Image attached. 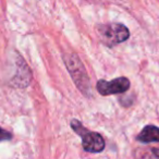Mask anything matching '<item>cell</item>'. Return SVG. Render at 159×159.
I'll list each match as a JSON object with an SVG mask.
<instances>
[{"label":"cell","instance_id":"7a4b0ae2","mask_svg":"<svg viewBox=\"0 0 159 159\" xmlns=\"http://www.w3.org/2000/svg\"><path fill=\"white\" fill-rule=\"evenodd\" d=\"M71 128L82 137V145L83 149L85 152H93V154H97L104 150L105 146V139L102 136L97 132H92L89 131L86 128L82 125V123L77 120L73 119L71 121Z\"/></svg>","mask_w":159,"mask_h":159},{"label":"cell","instance_id":"5b68a950","mask_svg":"<svg viewBox=\"0 0 159 159\" xmlns=\"http://www.w3.org/2000/svg\"><path fill=\"white\" fill-rule=\"evenodd\" d=\"M141 143H159V128L155 125H146L136 136Z\"/></svg>","mask_w":159,"mask_h":159},{"label":"cell","instance_id":"6da1fadb","mask_svg":"<svg viewBox=\"0 0 159 159\" xmlns=\"http://www.w3.org/2000/svg\"><path fill=\"white\" fill-rule=\"evenodd\" d=\"M99 39L109 47L125 42L130 36L128 27L121 23H108L97 26Z\"/></svg>","mask_w":159,"mask_h":159},{"label":"cell","instance_id":"52a82bcc","mask_svg":"<svg viewBox=\"0 0 159 159\" xmlns=\"http://www.w3.org/2000/svg\"><path fill=\"white\" fill-rule=\"evenodd\" d=\"M12 139V134L8 131L3 130L1 126H0V142L1 141H9Z\"/></svg>","mask_w":159,"mask_h":159},{"label":"cell","instance_id":"3957f363","mask_svg":"<svg viewBox=\"0 0 159 159\" xmlns=\"http://www.w3.org/2000/svg\"><path fill=\"white\" fill-rule=\"evenodd\" d=\"M66 62L69 72H70L71 76H72L76 86L85 95H89V80L81 60L79 59V57L76 55H70L69 57H66Z\"/></svg>","mask_w":159,"mask_h":159},{"label":"cell","instance_id":"8992f818","mask_svg":"<svg viewBox=\"0 0 159 159\" xmlns=\"http://www.w3.org/2000/svg\"><path fill=\"white\" fill-rule=\"evenodd\" d=\"M141 157H144V158H159V149H156V148L146 149L145 152H142Z\"/></svg>","mask_w":159,"mask_h":159},{"label":"cell","instance_id":"277c9868","mask_svg":"<svg viewBox=\"0 0 159 159\" xmlns=\"http://www.w3.org/2000/svg\"><path fill=\"white\" fill-rule=\"evenodd\" d=\"M130 81L124 76L117 77L110 82H107L105 80H99L96 84L98 93L100 95H113V94H122L125 93L130 89Z\"/></svg>","mask_w":159,"mask_h":159}]
</instances>
